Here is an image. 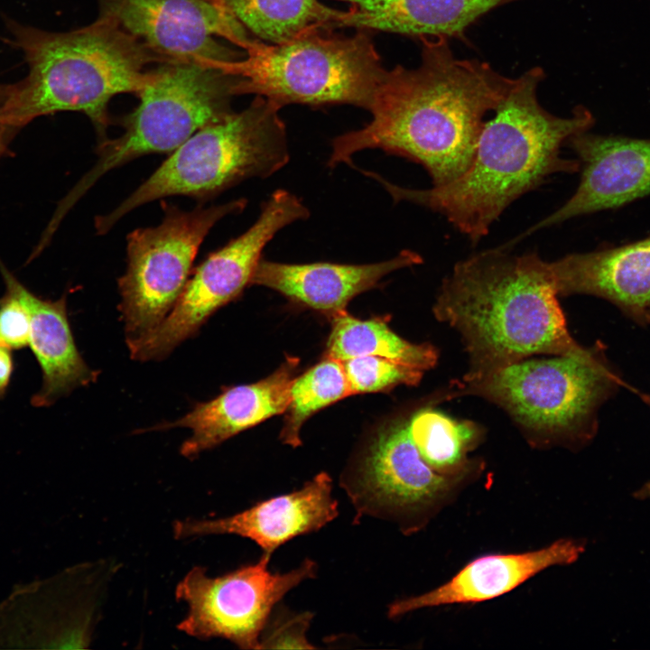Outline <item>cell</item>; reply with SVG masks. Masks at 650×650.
Returning <instances> with one entry per match:
<instances>
[{
	"instance_id": "obj_24",
	"label": "cell",
	"mask_w": 650,
	"mask_h": 650,
	"mask_svg": "<svg viewBox=\"0 0 650 650\" xmlns=\"http://www.w3.org/2000/svg\"><path fill=\"white\" fill-rule=\"evenodd\" d=\"M255 35L282 43L313 30H331L342 12L320 0H223Z\"/></svg>"
},
{
	"instance_id": "obj_7",
	"label": "cell",
	"mask_w": 650,
	"mask_h": 650,
	"mask_svg": "<svg viewBox=\"0 0 650 650\" xmlns=\"http://www.w3.org/2000/svg\"><path fill=\"white\" fill-rule=\"evenodd\" d=\"M325 30L282 43L253 40L246 57L222 62L238 79L236 95L255 94L281 108L288 104H347L368 110L385 69L367 31L348 37Z\"/></svg>"
},
{
	"instance_id": "obj_29",
	"label": "cell",
	"mask_w": 650,
	"mask_h": 650,
	"mask_svg": "<svg viewBox=\"0 0 650 650\" xmlns=\"http://www.w3.org/2000/svg\"><path fill=\"white\" fill-rule=\"evenodd\" d=\"M30 315L19 298L5 289L0 298V345L18 350L29 347Z\"/></svg>"
},
{
	"instance_id": "obj_31",
	"label": "cell",
	"mask_w": 650,
	"mask_h": 650,
	"mask_svg": "<svg viewBox=\"0 0 650 650\" xmlns=\"http://www.w3.org/2000/svg\"><path fill=\"white\" fill-rule=\"evenodd\" d=\"M15 134L0 120V159L8 153V145Z\"/></svg>"
},
{
	"instance_id": "obj_6",
	"label": "cell",
	"mask_w": 650,
	"mask_h": 650,
	"mask_svg": "<svg viewBox=\"0 0 650 650\" xmlns=\"http://www.w3.org/2000/svg\"><path fill=\"white\" fill-rule=\"evenodd\" d=\"M620 383L598 343L456 379L449 388L452 398L475 395L498 405L534 442H576L592 436L599 404Z\"/></svg>"
},
{
	"instance_id": "obj_30",
	"label": "cell",
	"mask_w": 650,
	"mask_h": 650,
	"mask_svg": "<svg viewBox=\"0 0 650 650\" xmlns=\"http://www.w3.org/2000/svg\"><path fill=\"white\" fill-rule=\"evenodd\" d=\"M14 367L11 350L0 345V399L6 395Z\"/></svg>"
},
{
	"instance_id": "obj_17",
	"label": "cell",
	"mask_w": 650,
	"mask_h": 650,
	"mask_svg": "<svg viewBox=\"0 0 650 650\" xmlns=\"http://www.w3.org/2000/svg\"><path fill=\"white\" fill-rule=\"evenodd\" d=\"M298 365L297 358L286 357L265 378L228 388L207 402L196 404L175 422L160 424L153 430L189 428L191 435L181 444V453L194 458L245 430L283 413Z\"/></svg>"
},
{
	"instance_id": "obj_33",
	"label": "cell",
	"mask_w": 650,
	"mask_h": 650,
	"mask_svg": "<svg viewBox=\"0 0 650 650\" xmlns=\"http://www.w3.org/2000/svg\"><path fill=\"white\" fill-rule=\"evenodd\" d=\"M644 323H645H645H650V308L648 309V311H647V312H646V314H645Z\"/></svg>"
},
{
	"instance_id": "obj_15",
	"label": "cell",
	"mask_w": 650,
	"mask_h": 650,
	"mask_svg": "<svg viewBox=\"0 0 650 650\" xmlns=\"http://www.w3.org/2000/svg\"><path fill=\"white\" fill-rule=\"evenodd\" d=\"M580 162V182L560 208L509 240L568 219L614 209L650 194V138L581 132L566 143Z\"/></svg>"
},
{
	"instance_id": "obj_22",
	"label": "cell",
	"mask_w": 650,
	"mask_h": 650,
	"mask_svg": "<svg viewBox=\"0 0 650 650\" xmlns=\"http://www.w3.org/2000/svg\"><path fill=\"white\" fill-rule=\"evenodd\" d=\"M347 2L336 28L408 36L457 37L479 17L515 0H337Z\"/></svg>"
},
{
	"instance_id": "obj_5",
	"label": "cell",
	"mask_w": 650,
	"mask_h": 650,
	"mask_svg": "<svg viewBox=\"0 0 650 650\" xmlns=\"http://www.w3.org/2000/svg\"><path fill=\"white\" fill-rule=\"evenodd\" d=\"M280 109L256 96L242 111L197 131L114 209L95 218L97 234L109 232L127 213L148 202L170 196L205 200L243 181L281 170L290 152Z\"/></svg>"
},
{
	"instance_id": "obj_12",
	"label": "cell",
	"mask_w": 650,
	"mask_h": 650,
	"mask_svg": "<svg viewBox=\"0 0 650 650\" xmlns=\"http://www.w3.org/2000/svg\"><path fill=\"white\" fill-rule=\"evenodd\" d=\"M99 16L116 23L166 61L218 65L241 59L253 40L223 0H97Z\"/></svg>"
},
{
	"instance_id": "obj_13",
	"label": "cell",
	"mask_w": 650,
	"mask_h": 650,
	"mask_svg": "<svg viewBox=\"0 0 650 650\" xmlns=\"http://www.w3.org/2000/svg\"><path fill=\"white\" fill-rule=\"evenodd\" d=\"M463 478L442 475L420 455L409 421L381 428L341 486L358 516L404 522L446 497Z\"/></svg>"
},
{
	"instance_id": "obj_21",
	"label": "cell",
	"mask_w": 650,
	"mask_h": 650,
	"mask_svg": "<svg viewBox=\"0 0 650 650\" xmlns=\"http://www.w3.org/2000/svg\"><path fill=\"white\" fill-rule=\"evenodd\" d=\"M5 289L26 307L30 343L42 371V385L32 396L34 407H48L78 387L94 383L98 371L90 368L78 350L67 312V297L44 299L25 287L0 261Z\"/></svg>"
},
{
	"instance_id": "obj_28",
	"label": "cell",
	"mask_w": 650,
	"mask_h": 650,
	"mask_svg": "<svg viewBox=\"0 0 650 650\" xmlns=\"http://www.w3.org/2000/svg\"><path fill=\"white\" fill-rule=\"evenodd\" d=\"M312 614L277 615L273 621L268 620L265 627L260 645L265 648H315L306 638V631L311 624Z\"/></svg>"
},
{
	"instance_id": "obj_26",
	"label": "cell",
	"mask_w": 650,
	"mask_h": 650,
	"mask_svg": "<svg viewBox=\"0 0 650 650\" xmlns=\"http://www.w3.org/2000/svg\"><path fill=\"white\" fill-rule=\"evenodd\" d=\"M352 395L342 361L325 357L323 360L294 377L290 387L283 425L280 433L283 443L301 444L300 431L313 413Z\"/></svg>"
},
{
	"instance_id": "obj_2",
	"label": "cell",
	"mask_w": 650,
	"mask_h": 650,
	"mask_svg": "<svg viewBox=\"0 0 650 650\" xmlns=\"http://www.w3.org/2000/svg\"><path fill=\"white\" fill-rule=\"evenodd\" d=\"M543 79L541 67L513 78L493 116L485 122L471 163L453 181L417 190L394 184L376 172L365 173L381 183L395 202L439 213L478 243L522 195L552 175L580 171L578 159L562 157L561 149L572 135L589 131L594 116L580 106L570 116L546 110L537 97Z\"/></svg>"
},
{
	"instance_id": "obj_20",
	"label": "cell",
	"mask_w": 650,
	"mask_h": 650,
	"mask_svg": "<svg viewBox=\"0 0 650 650\" xmlns=\"http://www.w3.org/2000/svg\"><path fill=\"white\" fill-rule=\"evenodd\" d=\"M422 261L420 254L410 249L391 259L365 265L285 264L262 258L251 284L274 290L294 302L332 315L346 310L350 300L377 286L389 274Z\"/></svg>"
},
{
	"instance_id": "obj_19",
	"label": "cell",
	"mask_w": 650,
	"mask_h": 650,
	"mask_svg": "<svg viewBox=\"0 0 650 650\" xmlns=\"http://www.w3.org/2000/svg\"><path fill=\"white\" fill-rule=\"evenodd\" d=\"M582 551V545L575 541L560 540L535 551L484 555L434 590L394 601L387 615L394 618L425 608L493 599L547 568L575 562Z\"/></svg>"
},
{
	"instance_id": "obj_18",
	"label": "cell",
	"mask_w": 650,
	"mask_h": 650,
	"mask_svg": "<svg viewBox=\"0 0 650 650\" xmlns=\"http://www.w3.org/2000/svg\"><path fill=\"white\" fill-rule=\"evenodd\" d=\"M558 296L603 298L644 323L650 308V235L550 262Z\"/></svg>"
},
{
	"instance_id": "obj_9",
	"label": "cell",
	"mask_w": 650,
	"mask_h": 650,
	"mask_svg": "<svg viewBox=\"0 0 650 650\" xmlns=\"http://www.w3.org/2000/svg\"><path fill=\"white\" fill-rule=\"evenodd\" d=\"M246 203L238 199L183 210L164 202L159 225L128 234L126 270L117 280L126 341L146 335L162 321L182 292L210 229L224 217L241 212Z\"/></svg>"
},
{
	"instance_id": "obj_4",
	"label": "cell",
	"mask_w": 650,
	"mask_h": 650,
	"mask_svg": "<svg viewBox=\"0 0 650 650\" xmlns=\"http://www.w3.org/2000/svg\"><path fill=\"white\" fill-rule=\"evenodd\" d=\"M10 42L23 53L27 75L9 85L0 120L17 133L41 116L85 114L98 142L107 138L108 104L123 93L138 94L155 76L149 63L166 62L113 21L100 17L65 32L43 31L6 18Z\"/></svg>"
},
{
	"instance_id": "obj_11",
	"label": "cell",
	"mask_w": 650,
	"mask_h": 650,
	"mask_svg": "<svg viewBox=\"0 0 650 650\" xmlns=\"http://www.w3.org/2000/svg\"><path fill=\"white\" fill-rule=\"evenodd\" d=\"M270 555L218 577L199 566L187 572L176 597L188 605L178 629L200 639L225 638L241 649H261L260 639L274 606L303 580L314 578L317 563L306 559L283 573L268 569Z\"/></svg>"
},
{
	"instance_id": "obj_16",
	"label": "cell",
	"mask_w": 650,
	"mask_h": 650,
	"mask_svg": "<svg viewBox=\"0 0 650 650\" xmlns=\"http://www.w3.org/2000/svg\"><path fill=\"white\" fill-rule=\"evenodd\" d=\"M338 515L331 478L320 472L300 489L258 502L233 515L176 521L173 534L178 539L236 534L255 542L271 556L283 543L320 530Z\"/></svg>"
},
{
	"instance_id": "obj_25",
	"label": "cell",
	"mask_w": 650,
	"mask_h": 650,
	"mask_svg": "<svg viewBox=\"0 0 650 650\" xmlns=\"http://www.w3.org/2000/svg\"><path fill=\"white\" fill-rule=\"evenodd\" d=\"M409 432L423 460L437 472L463 478L470 469L468 458L483 438V429L469 420L453 418L432 407L409 420Z\"/></svg>"
},
{
	"instance_id": "obj_23",
	"label": "cell",
	"mask_w": 650,
	"mask_h": 650,
	"mask_svg": "<svg viewBox=\"0 0 650 650\" xmlns=\"http://www.w3.org/2000/svg\"><path fill=\"white\" fill-rule=\"evenodd\" d=\"M331 317L326 357L345 361L357 357L377 356L422 371L432 368L438 361V352L432 345L407 341L381 319L358 320L346 310Z\"/></svg>"
},
{
	"instance_id": "obj_10",
	"label": "cell",
	"mask_w": 650,
	"mask_h": 650,
	"mask_svg": "<svg viewBox=\"0 0 650 650\" xmlns=\"http://www.w3.org/2000/svg\"><path fill=\"white\" fill-rule=\"evenodd\" d=\"M309 217V209L296 195L282 189L275 190L248 229L210 253L196 267L162 321L146 335L126 342L131 358H164L195 336L218 309L251 285L263 250L273 237L288 225Z\"/></svg>"
},
{
	"instance_id": "obj_14",
	"label": "cell",
	"mask_w": 650,
	"mask_h": 650,
	"mask_svg": "<svg viewBox=\"0 0 650 650\" xmlns=\"http://www.w3.org/2000/svg\"><path fill=\"white\" fill-rule=\"evenodd\" d=\"M87 565L14 584L0 601V649L84 648L89 641Z\"/></svg>"
},
{
	"instance_id": "obj_3",
	"label": "cell",
	"mask_w": 650,
	"mask_h": 650,
	"mask_svg": "<svg viewBox=\"0 0 650 650\" xmlns=\"http://www.w3.org/2000/svg\"><path fill=\"white\" fill-rule=\"evenodd\" d=\"M501 246L460 260L442 280L433 305L458 332L469 357L462 380L484 376L534 355L581 348L571 336L550 262Z\"/></svg>"
},
{
	"instance_id": "obj_1",
	"label": "cell",
	"mask_w": 650,
	"mask_h": 650,
	"mask_svg": "<svg viewBox=\"0 0 650 650\" xmlns=\"http://www.w3.org/2000/svg\"><path fill=\"white\" fill-rule=\"evenodd\" d=\"M420 39V65L385 70L368 108L372 119L332 140L328 167L352 165L357 153L381 149L422 165L434 186L468 169L485 117L513 79L485 61L456 58L448 38Z\"/></svg>"
},
{
	"instance_id": "obj_32",
	"label": "cell",
	"mask_w": 650,
	"mask_h": 650,
	"mask_svg": "<svg viewBox=\"0 0 650 650\" xmlns=\"http://www.w3.org/2000/svg\"><path fill=\"white\" fill-rule=\"evenodd\" d=\"M9 91V85L0 83V108L3 107Z\"/></svg>"
},
{
	"instance_id": "obj_8",
	"label": "cell",
	"mask_w": 650,
	"mask_h": 650,
	"mask_svg": "<svg viewBox=\"0 0 650 650\" xmlns=\"http://www.w3.org/2000/svg\"><path fill=\"white\" fill-rule=\"evenodd\" d=\"M237 78L219 65L167 61L137 94L138 106L121 120L123 133L98 142V160L60 200V222L107 172L150 153H171L202 127L230 113Z\"/></svg>"
},
{
	"instance_id": "obj_27",
	"label": "cell",
	"mask_w": 650,
	"mask_h": 650,
	"mask_svg": "<svg viewBox=\"0 0 650 650\" xmlns=\"http://www.w3.org/2000/svg\"><path fill=\"white\" fill-rule=\"evenodd\" d=\"M352 395L384 392L399 385H415L423 371L377 356L357 357L342 361Z\"/></svg>"
}]
</instances>
